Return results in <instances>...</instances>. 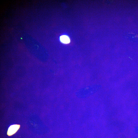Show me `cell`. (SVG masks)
<instances>
[{"label": "cell", "mask_w": 138, "mask_h": 138, "mask_svg": "<svg viewBox=\"0 0 138 138\" xmlns=\"http://www.w3.org/2000/svg\"><path fill=\"white\" fill-rule=\"evenodd\" d=\"M20 126V125L18 124H14L10 126L8 129L7 135L11 136L15 133L19 129Z\"/></svg>", "instance_id": "cell-1"}, {"label": "cell", "mask_w": 138, "mask_h": 138, "mask_svg": "<svg viewBox=\"0 0 138 138\" xmlns=\"http://www.w3.org/2000/svg\"><path fill=\"white\" fill-rule=\"evenodd\" d=\"M60 40L62 42L65 44L68 43L70 41L69 38L66 35H63L61 36Z\"/></svg>", "instance_id": "cell-2"}]
</instances>
